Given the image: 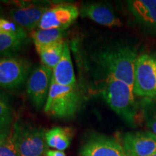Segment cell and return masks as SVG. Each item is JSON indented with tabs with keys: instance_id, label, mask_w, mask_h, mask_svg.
Returning <instances> with one entry per match:
<instances>
[{
	"instance_id": "8",
	"label": "cell",
	"mask_w": 156,
	"mask_h": 156,
	"mask_svg": "<svg viewBox=\"0 0 156 156\" xmlns=\"http://www.w3.org/2000/svg\"><path fill=\"white\" fill-rule=\"evenodd\" d=\"M80 15V11L73 4H61L49 7L43 15L38 29L65 30L71 25Z\"/></svg>"
},
{
	"instance_id": "13",
	"label": "cell",
	"mask_w": 156,
	"mask_h": 156,
	"mask_svg": "<svg viewBox=\"0 0 156 156\" xmlns=\"http://www.w3.org/2000/svg\"><path fill=\"white\" fill-rule=\"evenodd\" d=\"M51 82L64 86L77 84L69 46L67 42L61 59L53 69Z\"/></svg>"
},
{
	"instance_id": "17",
	"label": "cell",
	"mask_w": 156,
	"mask_h": 156,
	"mask_svg": "<svg viewBox=\"0 0 156 156\" xmlns=\"http://www.w3.org/2000/svg\"><path fill=\"white\" fill-rule=\"evenodd\" d=\"M25 30L19 32L0 31V54H7L18 50L26 43Z\"/></svg>"
},
{
	"instance_id": "6",
	"label": "cell",
	"mask_w": 156,
	"mask_h": 156,
	"mask_svg": "<svg viewBox=\"0 0 156 156\" xmlns=\"http://www.w3.org/2000/svg\"><path fill=\"white\" fill-rule=\"evenodd\" d=\"M30 69V63L18 56L0 57V87L15 89L26 80Z\"/></svg>"
},
{
	"instance_id": "9",
	"label": "cell",
	"mask_w": 156,
	"mask_h": 156,
	"mask_svg": "<svg viewBox=\"0 0 156 156\" xmlns=\"http://www.w3.org/2000/svg\"><path fill=\"white\" fill-rule=\"evenodd\" d=\"M121 145L126 156H150L156 152V136L151 131L127 132Z\"/></svg>"
},
{
	"instance_id": "20",
	"label": "cell",
	"mask_w": 156,
	"mask_h": 156,
	"mask_svg": "<svg viewBox=\"0 0 156 156\" xmlns=\"http://www.w3.org/2000/svg\"><path fill=\"white\" fill-rule=\"evenodd\" d=\"M142 108L147 126L156 136V100H145Z\"/></svg>"
},
{
	"instance_id": "21",
	"label": "cell",
	"mask_w": 156,
	"mask_h": 156,
	"mask_svg": "<svg viewBox=\"0 0 156 156\" xmlns=\"http://www.w3.org/2000/svg\"><path fill=\"white\" fill-rule=\"evenodd\" d=\"M12 112L9 99L0 92V124H12Z\"/></svg>"
},
{
	"instance_id": "25",
	"label": "cell",
	"mask_w": 156,
	"mask_h": 156,
	"mask_svg": "<svg viewBox=\"0 0 156 156\" xmlns=\"http://www.w3.org/2000/svg\"><path fill=\"white\" fill-rule=\"evenodd\" d=\"M150 156H156V152H155V153H154L153 154H152V155H150Z\"/></svg>"
},
{
	"instance_id": "19",
	"label": "cell",
	"mask_w": 156,
	"mask_h": 156,
	"mask_svg": "<svg viewBox=\"0 0 156 156\" xmlns=\"http://www.w3.org/2000/svg\"><path fill=\"white\" fill-rule=\"evenodd\" d=\"M0 156H18L14 124L8 135L0 141Z\"/></svg>"
},
{
	"instance_id": "15",
	"label": "cell",
	"mask_w": 156,
	"mask_h": 156,
	"mask_svg": "<svg viewBox=\"0 0 156 156\" xmlns=\"http://www.w3.org/2000/svg\"><path fill=\"white\" fill-rule=\"evenodd\" d=\"M73 138V130L70 128L54 127L46 132L45 139L48 147L56 151H63L69 147Z\"/></svg>"
},
{
	"instance_id": "12",
	"label": "cell",
	"mask_w": 156,
	"mask_h": 156,
	"mask_svg": "<svg viewBox=\"0 0 156 156\" xmlns=\"http://www.w3.org/2000/svg\"><path fill=\"white\" fill-rule=\"evenodd\" d=\"M80 14L98 24L108 28L122 26V20L108 7L101 4H86L82 7Z\"/></svg>"
},
{
	"instance_id": "16",
	"label": "cell",
	"mask_w": 156,
	"mask_h": 156,
	"mask_svg": "<svg viewBox=\"0 0 156 156\" xmlns=\"http://www.w3.org/2000/svg\"><path fill=\"white\" fill-rule=\"evenodd\" d=\"M65 43V41L62 39L54 44L36 48L41 60L42 65L53 70L61 59Z\"/></svg>"
},
{
	"instance_id": "4",
	"label": "cell",
	"mask_w": 156,
	"mask_h": 156,
	"mask_svg": "<svg viewBox=\"0 0 156 156\" xmlns=\"http://www.w3.org/2000/svg\"><path fill=\"white\" fill-rule=\"evenodd\" d=\"M133 91L145 100H156V56L150 54L138 56L134 67Z\"/></svg>"
},
{
	"instance_id": "14",
	"label": "cell",
	"mask_w": 156,
	"mask_h": 156,
	"mask_svg": "<svg viewBox=\"0 0 156 156\" xmlns=\"http://www.w3.org/2000/svg\"><path fill=\"white\" fill-rule=\"evenodd\" d=\"M127 5L138 22L156 28V0H132L127 2Z\"/></svg>"
},
{
	"instance_id": "10",
	"label": "cell",
	"mask_w": 156,
	"mask_h": 156,
	"mask_svg": "<svg viewBox=\"0 0 156 156\" xmlns=\"http://www.w3.org/2000/svg\"><path fill=\"white\" fill-rule=\"evenodd\" d=\"M81 156H126L122 145L112 137L92 135L83 145Z\"/></svg>"
},
{
	"instance_id": "18",
	"label": "cell",
	"mask_w": 156,
	"mask_h": 156,
	"mask_svg": "<svg viewBox=\"0 0 156 156\" xmlns=\"http://www.w3.org/2000/svg\"><path fill=\"white\" fill-rule=\"evenodd\" d=\"M64 34V30L61 29H38L32 31L31 38L36 48H38L62 40Z\"/></svg>"
},
{
	"instance_id": "7",
	"label": "cell",
	"mask_w": 156,
	"mask_h": 156,
	"mask_svg": "<svg viewBox=\"0 0 156 156\" xmlns=\"http://www.w3.org/2000/svg\"><path fill=\"white\" fill-rule=\"evenodd\" d=\"M53 70L41 65L30 74L27 83V93L37 108L45 105L52 80Z\"/></svg>"
},
{
	"instance_id": "23",
	"label": "cell",
	"mask_w": 156,
	"mask_h": 156,
	"mask_svg": "<svg viewBox=\"0 0 156 156\" xmlns=\"http://www.w3.org/2000/svg\"><path fill=\"white\" fill-rule=\"evenodd\" d=\"M12 124H0V141L8 135L11 131Z\"/></svg>"
},
{
	"instance_id": "24",
	"label": "cell",
	"mask_w": 156,
	"mask_h": 156,
	"mask_svg": "<svg viewBox=\"0 0 156 156\" xmlns=\"http://www.w3.org/2000/svg\"><path fill=\"white\" fill-rule=\"evenodd\" d=\"M46 156H66L65 153L63 151H52V150H48L46 151Z\"/></svg>"
},
{
	"instance_id": "22",
	"label": "cell",
	"mask_w": 156,
	"mask_h": 156,
	"mask_svg": "<svg viewBox=\"0 0 156 156\" xmlns=\"http://www.w3.org/2000/svg\"><path fill=\"white\" fill-rule=\"evenodd\" d=\"M23 29L17 25L16 23L0 17V31L4 32H19Z\"/></svg>"
},
{
	"instance_id": "1",
	"label": "cell",
	"mask_w": 156,
	"mask_h": 156,
	"mask_svg": "<svg viewBox=\"0 0 156 156\" xmlns=\"http://www.w3.org/2000/svg\"><path fill=\"white\" fill-rule=\"evenodd\" d=\"M137 56L136 50L131 46H118L99 51L95 54L94 59L106 78L122 81L133 88Z\"/></svg>"
},
{
	"instance_id": "3",
	"label": "cell",
	"mask_w": 156,
	"mask_h": 156,
	"mask_svg": "<svg viewBox=\"0 0 156 156\" xmlns=\"http://www.w3.org/2000/svg\"><path fill=\"white\" fill-rule=\"evenodd\" d=\"M81 102V93L77 84L64 86L51 82L44 112L54 118H73L79 110Z\"/></svg>"
},
{
	"instance_id": "11",
	"label": "cell",
	"mask_w": 156,
	"mask_h": 156,
	"mask_svg": "<svg viewBox=\"0 0 156 156\" xmlns=\"http://www.w3.org/2000/svg\"><path fill=\"white\" fill-rule=\"evenodd\" d=\"M48 9L46 6L28 5L12 9L9 15L18 26L24 30H33L38 27L43 15Z\"/></svg>"
},
{
	"instance_id": "5",
	"label": "cell",
	"mask_w": 156,
	"mask_h": 156,
	"mask_svg": "<svg viewBox=\"0 0 156 156\" xmlns=\"http://www.w3.org/2000/svg\"><path fill=\"white\" fill-rule=\"evenodd\" d=\"M18 156H44L47 151L44 129L14 124Z\"/></svg>"
},
{
	"instance_id": "2",
	"label": "cell",
	"mask_w": 156,
	"mask_h": 156,
	"mask_svg": "<svg viewBox=\"0 0 156 156\" xmlns=\"http://www.w3.org/2000/svg\"><path fill=\"white\" fill-rule=\"evenodd\" d=\"M101 95L109 107L121 118L130 125L135 124L138 106L131 86L118 80L106 78Z\"/></svg>"
}]
</instances>
